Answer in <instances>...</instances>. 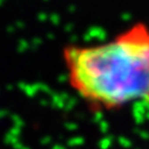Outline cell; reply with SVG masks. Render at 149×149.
<instances>
[{
	"label": "cell",
	"mask_w": 149,
	"mask_h": 149,
	"mask_svg": "<svg viewBox=\"0 0 149 149\" xmlns=\"http://www.w3.org/2000/svg\"><path fill=\"white\" fill-rule=\"evenodd\" d=\"M69 88L92 111L149 106V25L135 22L108 40L61 52Z\"/></svg>",
	"instance_id": "cell-1"
}]
</instances>
